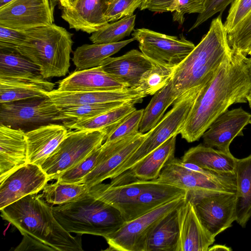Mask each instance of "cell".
Returning a JSON list of instances; mask_svg holds the SVG:
<instances>
[{"label": "cell", "mask_w": 251, "mask_h": 251, "mask_svg": "<svg viewBox=\"0 0 251 251\" xmlns=\"http://www.w3.org/2000/svg\"><path fill=\"white\" fill-rule=\"evenodd\" d=\"M247 57L233 51L226 57L195 101L180 132L188 143L202 137L211 123L231 105L247 103L251 90Z\"/></svg>", "instance_id": "1"}, {"label": "cell", "mask_w": 251, "mask_h": 251, "mask_svg": "<svg viewBox=\"0 0 251 251\" xmlns=\"http://www.w3.org/2000/svg\"><path fill=\"white\" fill-rule=\"evenodd\" d=\"M2 219L54 251H82L81 235L72 236L54 217L52 205L42 194L27 195L0 209Z\"/></svg>", "instance_id": "2"}, {"label": "cell", "mask_w": 251, "mask_h": 251, "mask_svg": "<svg viewBox=\"0 0 251 251\" xmlns=\"http://www.w3.org/2000/svg\"><path fill=\"white\" fill-rule=\"evenodd\" d=\"M222 14L212 21L207 33L176 67L172 80L177 99L192 89L205 87L231 52Z\"/></svg>", "instance_id": "3"}, {"label": "cell", "mask_w": 251, "mask_h": 251, "mask_svg": "<svg viewBox=\"0 0 251 251\" xmlns=\"http://www.w3.org/2000/svg\"><path fill=\"white\" fill-rule=\"evenodd\" d=\"M15 51L29 59L46 78L66 75L70 67L73 34L54 24L25 30Z\"/></svg>", "instance_id": "4"}, {"label": "cell", "mask_w": 251, "mask_h": 251, "mask_svg": "<svg viewBox=\"0 0 251 251\" xmlns=\"http://www.w3.org/2000/svg\"><path fill=\"white\" fill-rule=\"evenodd\" d=\"M52 210L56 220L70 233L105 238L126 222L118 209L96 199L88 192L73 201L52 206Z\"/></svg>", "instance_id": "5"}, {"label": "cell", "mask_w": 251, "mask_h": 251, "mask_svg": "<svg viewBox=\"0 0 251 251\" xmlns=\"http://www.w3.org/2000/svg\"><path fill=\"white\" fill-rule=\"evenodd\" d=\"M204 87L192 89L177 99L172 109L147 132V137L137 150L115 170L111 179L131 169L169 138L180 134L195 101Z\"/></svg>", "instance_id": "6"}, {"label": "cell", "mask_w": 251, "mask_h": 251, "mask_svg": "<svg viewBox=\"0 0 251 251\" xmlns=\"http://www.w3.org/2000/svg\"><path fill=\"white\" fill-rule=\"evenodd\" d=\"M108 128L69 131L56 150L41 166L49 180L55 179L64 172L85 159L104 142Z\"/></svg>", "instance_id": "7"}, {"label": "cell", "mask_w": 251, "mask_h": 251, "mask_svg": "<svg viewBox=\"0 0 251 251\" xmlns=\"http://www.w3.org/2000/svg\"><path fill=\"white\" fill-rule=\"evenodd\" d=\"M186 195L125 222L118 230L104 238L109 246L105 250L145 251L148 239L156 226L165 216L183 204Z\"/></svg>", "instance_id": "8"}, {"label": "cell", "mask_w": 251, "mask_h": 251, "mask_svg": "<svg viewBox=\"0 0 251 251\" xmlns=\"http://www.w3.org/2000/svg\"><path fill=\"white\" fill-rule=\"evenodd\" d=\"M202 225L214 237L232 226L236 220V193L224 192H188Z\"/></svg>", "instance_id": "9"}, {"label": "cell", "mask_w": 251, "mask_h": 251, "mask_svg": "<svg viewBox=\"0 0 251 251\" xmlns=\"http://www.w3.org/2000/svg\"><path fill=\"white\" fill-rule=\"evenodd\" d=\"M155 181L173 185L188 192H224L236 193V174L208 176L180 165L175 157L161 170Z\"/></svg>", "instance_id": "10"}, {"label": "cell", "mask_w": 251, "mask_h": 251, "mask_svg": "<svg viewBox=\"0 0 251 251\" xmlns=\"http://www.w3.org/2000/svg\"><path fill=\"white\" fill-rule=\"evenodd\" d=\"M132 35L141 51L151 61L172 67L179 65L196 46L183 34L170 36L141 28L134 30Z\"/></svg>", "instance_id": "11"}, {"label": "cell", "mask_w": 251, "mask_h": 251, "mask_svg": "<svg viewBox=\"0 0 251 251\" xmlns=\"http://www.w3.org/2000/svg\"><path fill=\"white\" fill-rule=\"evenodd\" d=\"M59 0H13L0 8V25L18 30L51 25Z\"/></svg>", "instance_id": "12"}, {"label": "cell", "mask_w": 251, "mask_h": 251, "mask_svg": "<svg viewBox=\"0 0 251 251\" xmlns=\"http://www.w3.org/2000/svg\"><path fill=\"white\" fill-rule=\"evenodd\" d=\"M61 108L47 96L0 103V124L12 127L57 121Z\"/></svg>", "instance_id": "13"}, {"label": "cell", "mask_w": 251, "mask_h": 251, "mask_svg": "<svg viewBox=\"0 0 251 251\" xmlns=\"http://www.w3.org/2000/svg\"><path fill=\"white\" fill-rule=\"evenodd\" d=\"M147 132L128 136L110 142L101 146L97 164L82 182L89 189L95 185L111 178L115 171L126 161L142 143Z\"/></svg>", "instance_id": "14"}, {"label": "cell", "mask_w": 251, "mask_h": 251, "mask_svg": "<svg viewBox=\"0 0 251 251\" xmlns=\"http://www.w3.org/2000/svg\"><path fill=\"white\" fill-rule=\"evenodd\" d=\"M41 166L27 163L0 182V209L43 190L49 181Z\"/></svg>", "instance_id": "15"}, {"label": "cell", "mask_w": 251, "mask_h": 251, "mask_svg": "<svg viewBox=\"0 0 251 251\" xmlns=\"http://www.w3.org/2000/svg\"><path fill=\"white\" fill-rule=\"evenodd\" d=\"M251 114L241 107L227 109L219 116L202 136L204 145L223 151H230L233 139L244 135Z\"/></svg>", "instance_id": "16"}, {"label": "cell", "mask_w": 251, "mask_h": 251, "mask_svg": "<svg viewBox=\"0 0 251 251\" xmlns=\"http://www.w3.org/2000/svg\"><path fill=\"white\" fill-rule=\"evenodd\" d=\"M45 95L60 108L119 101H128L135 104L141 103L146 97L138 88L83 92H64L53 89L46 93Z\"/></svg>", "instance_id": "17"}, {"label": "cell", "mask_w": 251, "mask_h": 251, "mask_svg": "<svg viewBox=\"0 0 251 251\" xmlns=\"http://www.w3.org/2000/svg\"><path fill=\"white\" fill-rule=\"evenodd\" d=\"M179 226L178 251H207L215 241L200 222L190 200L177 208Z\"/></svg>", "instance_id": "18"}, {"label": "cell", "mask_w": 251, "mask_h": 251, "mask_svg": "<svg viewBox=\"0 0 251 251\" xmlns=\"http://www.w3.org/2000/svg\"><path fill=\"white\" fill-rule=\"evenodd\" d=\"M27 163L25 132L0 124V182Z\"/></svg>", "instance_id": "19"}, {"label": "cell", "mask_w": 251, "mask_h": 251, "mask_svg": "<svg viewBox=\"0 0 251 251\" xmlns=\"http://www.w3.org/2000/svg\"><path fill=\"white\" fill-rule=\"evenodd\" d=\"M176 136H174L149 153L131 169L111 178V186L124 184L138 179H156L166 163L175 157Z\"/></svg>", "instance_id": "20"}, {"label": "cell", "mask_w": 251, "mask_h": 251, "mask_svg": "<svg viewBox=\"0 0 251 251\" xmlns=\"http://www.w3.org/2000/svg\"><path fill=\"white\" fill-rule=\"evenodd\" d=\"M100 66L127 88H136L152 63L141 51L134 49L119 57H108Z\"/></svg>", "instance_id": "21"}, {"label": "cell", "mask_w": 251, "mask_h": 251, "mask_svg": "<svg viewBox=\"0 0 251 251\" xmlns=\"http://www.w3.org/2000/svg\"><path fill=\"white\" fill-rule=\"evenodd\" d=\"M69 133L59 124L49 123L25 132L28 163L41 166Z\"/></svg>", "instance_id": "22"}, {"label": "cell", "mask_w": 251, "mask_h": 251, "mask_svg": "<svg viewBox=\"0 0 251 251\" xmlns=\"http://www.w3.org/2000/svg\"><path fill=\"white\" fill-rule=\"evenodd\" d=\"M154 181L121 212L126 222L132 220L163 204L187 194V190L184 189Z\"/></svg>", "instance_id": "23"}, {"label": "cell", "mask_w": 251, "mask_h": 251, "mask_svg": "<svg viewBox=\"0 0 251 251\" xmlns=\"http://www.w3.org/2000/svg\"><path fill=\"white\" fill-rule=\"evenodd\" d=\"M105 0H79L70 8H61V17L70 28L93 33L108 24Z\"/></svg>", "instance_id": "24"}, {"label": "cell", "mask_w": 251, "mask_h": 251, "mask_svg": "<svg viewBox=\"0 0 251 251\" xmlns=\"http://www.w3.org/2000/svg\"><path fill=\"white\" fill-rule=\"evenodd\" d=\"M57 90L64 92L119 90L127 87L105 72L101 66L77 70L58 81Z\"/></svg>", "instance_id": "25"}, {"label": "cell", "mask_w": 251, "mask_h": 251, "mask_svg": "<svg viewBox=\"0 0 251 251\" xmlns=\"http://www.w3.org/2000/svg\"><path fill=\"white\" fill-rule=\"evenodd\" d=\"M55 85L41 75L0 78V103L44 97Z\"/></svg>", "instance_id": "26"}, {"label": "cell", "mask_w": 251, "mask_h": 251, "mask_svg": "<svg viewBox=\"0 0 251 251\" xmlns=\"http://www.w3.org/2000/svg\"><path fill=\"white\" fill-rule=\"evenodd\" d=\"M154 182L153 180L136 179L127 183L115 186L100 183L91 187L88 192L96 199L114 206L121 212L141 193Z\"/></svg>", "instance_id": "27"}, {"label": "cell", "mask_w": 251, "mask_h": 251, "mask_svg": "<svg viewBox=\"0 0 251 251\" xmlns=\"http://www.w3.org/2000/svg\"><path fill=\"white\" fill-rule=\"evenodd\" d=\"M204 169L222 174H235L237 159L230 152L200 144L187 151L181 159Z\"/></svg>", "instance_id": "28"}, {"label": "cell", "mask_w": 251, "mask_h": 251, "mask_svg": "<svg viewBox=\"0 0 251 251\" xmlns=\"http://www.w3.org/2000/svg\"><path fill=\"white\" fill-rule=\"evenodd\" d=\"M235 174V221L245 228L251 217V154L237 159Z\"/></svg>", "instance_id": "29"}, {"label": "cell", "mask_w": 251, "mask_h": 251, "mask_svg": "<svg viewBox=\"0 0 251 251\" xmlns=\"http://www.w3.org/2000/svg\"><path fill=\"white\" fill-rule=\"evenodd\" d=\"M134 40L132 37L113 43L84 44L76 48L72 60L78 70L100 66L106 59Z\"/></svg>", "instance_id": "30"}, {"label": "cell", "mask_w": 251, "mask_h": 251, "mask_svg": "<svg viewBox=\"0 0 251 251\" xmlns=\"http://www.w3.org/2000/svg\"><path fill=\"white\" fill-rule=\"evenodd\" d=\"M177 208L158 224L148 239L145 251H178L179 226Z\"/></svg>", "instance_id": "31"}, {"label": "cell", "mask_w": 251, "mask_h": 251, "mask_svg": "<svg viewBox=\"0 0 251 251\" xmlns=\"http://www.w3.org/2000/svg\"><path fill=\"white\" fill-rule=\"evenodd\" d=\"M177 99L171 79L165 87L153 95L144 109L139 131L146 133L152 129L162 119L167 108Z\"/></svg>", "instance_id": "32"}, {"label": "cell", "mask_w": 251, "mask_h": 251, "mask_svg": "<svg viewBox=\"0 0 251 251\" xmlns=\"http://www.w3.org/2000/svg\"><path fill=\"white\" fill-rule=\"evenodd\" d=\"M135 104H129L120 106L102 113L96 117L65 123L64 126L75 130H95L108 128L136 110Z\"/></svg>", "instance_id": "33"}, {"label": "cell", "mask_w": 251, "mask_h": 251, "mask_svg": "<svg viewBox=\"0 0 251 251\" xmlns=\"http://www.w3.org/2000/svg\"><path fill=\"white\" fill-rule=\"evenodd\" d=\"M40 75L41 74L39 66L28 58L17 52L0 50V78L27 77Z\"/></svg>", "instance_id": "34"}, {"label": "cell", "mask_w": 251, "mask_h": 251, "mask_svg": "<svg viewBox=\"0 0 251 251\" xmlns=\"http://www.w3.org/2000/svg\"><path fill=\"white\" fill-rule=\"evenodd\" d=\"M136 15L123 18L108 23L92 33L89 37L93 43L107 44L118 42L128 36L134 30Z\"/></svg>", "instance_id": "35"}, {"label": "cell", "mask_w": 251, "mask_h": 251, "mask_svg": "<svg viewBox=\"0 0 251 251\" xmlns=\"http://www.w3.org/2000/svg\"><path fill=\"white\" fill-rule=\"evenodd\" d=\"M84 184L62 183L56 181L47 184L42 194V198L49 204L59 205L73 201L88 192Z\"/></svg>", "instance_id": "36"}, {"label": "cell", "mask_w": 251, "mask_h": 251, "mask_svg": "<svg viewBox=\"0 0 251 251\" xmlns=\"http://www.w3.org/2000/svg\"><path fill=\"white\" fill-rule=\"evenodd\" d=\"M129 104L133 103L128 101H119L64 107L61 108L57 120L76 121L89 119L116 108Z\"/></svg>", "instance_id": "37"}, {"label": "cell", "mask_w": 251, "mask_h": 251, "mask_svg": "<svg viewBox=\"0 0 251 251\" xmlns=\"http://www.w3.org/2000/svg\"><path fill=\"white\" fill-rule=\"evenodd\" d=\"M152 66L142 77L137 87L147 97L153 95L172 79L176 67L152 62Z\"/></svg>", "instance_id": "38"}, {"label": "cell", "mask_w": 251, "mask_h": 251, "mask_svg": "<svg viewBox=\"0 0 251 251\" xmlns=\"http://www.w3.org/2000/svg\"><path fill=\"white\" fill-rule=\"evenodd\" d=\"M227 40L233 51L248 55L251 50V12L227 34Z\"/></svg>", "instance_id": "39"}, {"label": "cell", "mask_w": 251, "mask_h": 251, "mask_svg": "<svg viewBox=\"0 0 251 251\" xmlns=\"http://www.w3.org/2000/svg\"><path fill=\"white\" fill-rule=\"evenodd\" d=\"M101 146L94 150L77 164L62 173L56 181L62 183L81 184L84 177L96 166Z\"/></svg>", "instance_id": "40"}, {"label": "cell", "mask_w": 251, "mask_h": 251, "mask_svg": "<svg viewBox=\"0 0 251 251\" xmlns=\"http://www.w3.org/2000/svg\"><path fill=\"white\" fill-rule=\"evenodd\" d=\"M143 111V109H136L123 120L108 127L104 142L138 133Z\"/></svg>", "instance_id": "41"}, {"label": "cell", "mask_w": 251, "mask_h": 251, "mask_svg": "<svg viewBox=\"0 0 251 251\" xmlns=\"http://www.w3.org/2000/svg\"><path fill=\"white\" fill-rule=\"evenodd\" d=\"M143 1V0H112L106 5L105 19L110 23L132 15Z\"/></svg>", "instance_id": "42"}, {"label": "cell", "mask_w": 251, "mask_h": 251, "mask_svg": "<svg viewBox=\"0 0 251 251\" xmlns=\"http://www.w3.org/2000/svg\"><path fill=\"white\" fill-rule=\"evenodd\" d=\"M251 12V0H234L224 24L227 33L233 30Z\"/></svg>", "instance_id": "43"}, {"label": "cell", "mask_w": 251, "mask_h": 251, "mask_svg": "<svg viewBox=\"0 0 251 251\" xmlns=\"http://www.w3.org/2000/svg\"><path fill=\"white\" fill-rule=\"evenodd\" d=\"M25 37V30L0 25V50L15 51L17 46L24 40Z\"/></svg>", "instance_id": "44"}, {"label": "cell", "mask_w": 251, "mask_h": 251, "mask_svg": "<svg viewBox=\"0 0 251 251\" xmlns=\"http://www.w3.org/2000/svg\"><path fill=\"white\" fill-rule=\"evenodd\" d=\"M234 0H205L202 12L198 15L189 32L199 26L215 14L223 11Z\"/></svg>", "instance_id": "45"}, {"label": "cell", "mask_w": 251, "mask_h": 251, "mask_svg": "<svg viewBox=\"0 0 251 251\" xmlns=\"http://www.w3.org/2000/svg\"><path fill=\"white\" fill-rule=\"evenodd\" d=\"M205 0H178V10L175 12L173 20L183 24L186 14L201 13L204 8Z\"/></svg>", "instance_id": "46"}, {"label": "cell", "mask_w": 251, "mask_h": 251, "mask_svg": "<svg viewBox=\"0 0 251 251\" xmlns=\"http://www.w3.org/2000/svg\"><path fill=\"white\" fill-rule=\"evenodd\" d=\"M140 8L158 13L175 12L178 10V0H146Z\"/></svg>", "instance_id": "47"}, {"label": "cell", "mask_w": 251, "mask_h": 251, "mask_svg": "<svg viewBox=\"0 0 251 251\" xmlns=\"http://www.w3.org/2000/svg\"><path fill=\"white\" fill-rule=\"evenodd\" d=\"M15 251H54L52 248L38 241L26 236H23V238L21 242L18 245L16 248H15Z\"/></svg>", "instance_id": "48"}, {"label": "cell", "mask_w": 251, "mask_h": 251, "mask_svg": "<svg viewBox=\"0 0 251 251\" xmlns=\"http://www.w3.org/2000/svg\"><path fill=\"white\" fill-rule=\"evenodd\" d=\"M79 0H59L61 8H70L74 6Z\"/></svg>", "instance_id": "49"}, {"label": "cell", "mask_w": 251, "mask_h": 251, "mask_svg": "<svg viewBox=\"0 0 251 251\" xmlns=\"http://www.w3.org/2000/svg\"><path fill=\"white\" fill-rule=\"evenodd\" d=\"M208 251H232V249L228 247L225 245H215L213 246H210Z\"/></svg>", "instance_id": "50"}, {"label": "cell", "mask_w": 251, "mask_h": 251, "mask_svg": "<svg viewBox=\"0 0 251 251\" xmlns=\"http://www.w3.org/2000/svg\"><path fill=\"white\" fill-rule=\"evenodd\" d=\"M13 0H0V8L2 7Z\"/></svg>", "instance_id": "51"}, {"label": "cell", "mask_w": 251, "mask_h": 251, "mask_svg": "<svg viewBox=\"0 0 251 251\" xmlns=\"http://www.w3.org/2000/svg\"><path fill=\"white\" fill-rule=\"evenodd\" d=\"M247 102L249 103L250 107L251 108V90L247 97Z\"/></svg>", "instance_id": "52"}, {"label": "cell", "mask_w": 251, "mask_h": 251, "mask_svg": "<svg viewBox=\"0 0 251 251\" xmlns=\"http://www.w3.org/2000/svg\"><path fill=\"white\" fill-rule=\"evenodd\" d=\"M247 62L249 67V69L251 74V58L247 57Z\"/></svg>", "instance_id": "53"}, {"label": "cell", "mask_w": 251, "mask_h": 251, "mask_svg": "<svg viewBox=\"0 0 251 251\" xmlns=\"http://www.w3.org/2000/svg\"><path fill=\"white\" fill-rule=\"evenodd\" d=\"M111 0H105L106 5Z\"/></svg>", "instance_id": "54"}, {"label": "cell", "mask_w": 251, "mask_h": 251, "mask_svg": "<svg viewBox=\"0 0 251 251\" xmlns=\"http://www.w3.org/2000/svg\"><path fill=\"white\" fill-rule=\"evenodd\" d=\"M248 55L250 56L249 58H251V50L250 51V52L249 53Z\"/></svg>", "instance_id": "55"}, {"label": "cell", "mask_w": 251, "mask_h": 251, "mask_svg": "<svg viewBox=\"0 0 251 251\" xmlns=\"http://www.w3.org/2000/svg\"><path fill=\"white\" fill-rule=\"evenodd\" d=\"M249 124H250L251 125V120H250V121L249 122Z\"/></svg>", "instance_id": "56"}, {"label": "cell", "mask_w": 251, "mask_h": 251, "mask_svg": "<svg viewBox=\"0 0 251 251\" xmlns=\"http://www.w3.org/2000/svg\"><path fill=\"white\" fill-rule=\"evenodd\" d=\"M145 0H143V2H144V1H145Z\"/></svg>", "instance_id": "57"}]
</instances>
